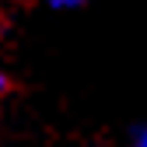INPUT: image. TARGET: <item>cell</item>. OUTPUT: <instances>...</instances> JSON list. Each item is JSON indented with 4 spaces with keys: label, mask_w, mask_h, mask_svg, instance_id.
<instances>
[{
    "label": "cell",
    "mask_w": 147,
    "mask_h": 147,
    "mask_svg": "<svg viewBox=\"0 0 147 147\" xmlns=\"http://www.w3.org/2000/svg\"><path fill=\"white\" fill-rule=\"evenodd\" d=\"M46 7H53V11H77V7H84L88 0H42Z\"/></svg>",
    "instance_id": "cell-2"
},
{
    "label": "cell",
    "mask_w": 147,
    "mask_h": 147,
    "mask_svg": "<svg viewBox=\"0 0 147 147\" xmlns=\"http://www.w3.org/2000/svg\"><path fill=\"white\" fill-rule=\"evenodd\" d=\"M7 91H11V81H7V74L0 70V105L7 102Z\"/></svg>",
    "instance_id": "cell-3"
},
{
    "label": "cell",
    "mask_w": 147,
    "mask_h": 147,
    "mask_svg": "<svg viewBox=\"0 0 147 147\" xmlns=\"http://www.w3.org/2000/svg\"><path fill=\"white\" fill-rule=\"evenodd\" d=\"M126 147H147V123H133L126 130Z\"/></svg>",
    "instance_id": "cell-1"
}]
</instances>
